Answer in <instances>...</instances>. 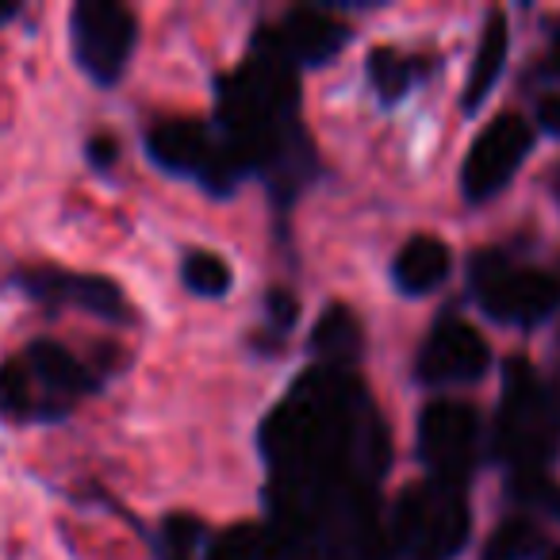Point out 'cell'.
Returning a JSON list of instances; mask_svg holds the SVG:
<instances>
[{
	"mask_svg": "<svg viewBox=\"0 0 560 560\" xmlns=\"http://www.w3.org/2000/svg\"><path fill=\"white\" fill-rule=\"evenodd\" d=\"M534 150V124L518 116V112H503L495 116L480 135L472 139L460 165V192L468 203H488L511 185V177L522 170V162Z\"/></svg>",
	"mask_w": 560,
	"mask_h": 560,
	"instance_id": "52a82bcc",
	"label": "cell"
},
{
	"mask_svg": "<svg viewBox=\"0 0 560 560\" xmlns=\"http://www.w3.org/2000/svg\"><path fill=\"white\" fill-rule=\"evenodd\" d=\"M545 545L541 526L529 514H514V518L499 522L495 534L483 545V560H529Z\"/></svg>",
	"mask_w": 560,
	"mask_h": 560,
	"instance_id": "ac0fdd59",
	"label": "cell"
},
{
	"mask_svg": "<svg viewBox=\"0 0 560 560\" xmlns=\"http://www.w3.org/2000/svg\"><path fill=\"white\" fill-rule=\"evenodd\" d=\"M506 55H511V27H506L503 12H488L480 32V47H476V62L468 70L465 93H460V108L465 116H476V112L488 104V96L495 93L499 78L506 70Z\"/></svg>",
	"mask_w": 560,
	"mask_h": 560,
	"instance_id": "4fadbf2b",
	"label": "cell"
},
{
	"mask_svg": "<svg viewBox=\"0 0 560 560\" xmlns=\"http://www.w3.org/2000/svg\"><path fill=\"white\" fill-rule=\"evenodd\" d=\"M557 196H560V173H557Z\"/></svg>",
	"mask_w": 560,
	"mask_h": 560,
	"instance_id": "4316f807",
	"label": "cell"
},
{
	"mask_svg": "<svg viewBox=\"0 0 560 560\" xmlns=\"http://www.w3.org/2000/svg\"><path fill=\"white\" fill-rule=\"evenodd\" d=\"M453 269L450 246L434 234H415L399 246L396 261H392V280L404 296H430L434 289H442L445 277Z\"/></svg>",
	"mask_w": 560,
	"mask_h": 560,
	"instance_id": "7c38bea8",
	"label": "cell"
},
{
	"mask_svg": "<svg viewBox=\"0 0 560 560\" xmlns=\"http://www.w3.org/2000/svg\"><path fill=\"white\" fill-rule=\"evenodd\" d=\"M89 165L93 170H112L116 165V158H119V142L112 139V135H96V139H89Z\"/></svg>",
	"mask_w": 560,
	"mask_h": 560,
	"instance_id": "44dd1931",
	"label": "cell"
},
{
	"mask_svg": "<svg viewBox=\"0 0 560 560\" xmlns=\"http://www.w3.org/2000/svg\"><path fill=\"white\" fill-rule=\"evenodd\" d=\"M312 350L315 358L323 361V369L330 373H350V365L361 358L365 342H361V323L353 319L350 307L342 304H330L327 312L319 315L312 330Z\"/></svg>",
	"mask_w": 560,
	"mask_h": 560,
	"instance_id": "5bb4252c",
	"label": "cell"
},
{
	"mask_svg": "<svg viewBox=\"0 0 560 560\" xmlns=\"http://www.w3.org/2000/svg\"><path fill=\"white\" fill-rule=\"evenodd\" d=\"M20 12H24V9H20L16 0H9V4H4V0H0V27H4V24H12V20H16Z\"/></svg>",
	"mask_w": 560,
	"mask_h": 560,
	"instance_id": "cb8c5ba5",
	"label": "cell"
},
{
	"mask_svg": "<svg viewBox=\"0 0 560 560\" xmlns=\"http://www.w3.org/2000/svg\"><path fill=\"white\" fill-rule=\"evenodd\" d=\"M468 534H472V511L460 483H415L392 511V545L407 560H453L465 549Z\"/></svg>",
	"mask_w": 560,
	"mask_h": 560,
	"instance_id": "3957f363",
	"label": "cell"
},
{
	"mask_svg": "<svg viewBox=\"0 0 560 560\" xmlns=\"http://www.w3.org/2000/svg\"><path fill=\"white\" fill-rule=\"evenodd\" d=\"M289 560H319V557H312V552H292Z\"/></svg>",
	"mask_w": 560,
	"mask_h": 560,
	"instance_id": "d4e9b609",
	"label": "cell"
},
{
	"mask_svg": "<svg viewBox=\"0 0 560 560\" xmlns=\"http://www.w3.org/2000/svg\"><path fill=\"white\" fill-rule=\"evenodd\" d=\"M200 549V522L188 514H170L162 526V552L158 560H192Z\"/></svg>",
	"mask_w": 560,
	"mask_h": 560,
	"instance_id": "d6986e66",
	"label": "cell"
},
{
	"mask_svg": "<svg viewBox=\"0 0 560 560\" xmlns=\"http://www.w3.org/2000/svg\"><path fill=\"white\" fill-rule=\"evenodd\" d=\"M488 369V342L480 338V330H472L460 319L434 323V330H430L419 350V361H415V376L427 388H465V384L483 381Z\"/></svg>",
	"mask_w": 560,
	"mask_h": 560,
	"instance_id": "9c48e42d",
	"label": "cell"
},
{
	"mask_svg": "<svg viewBox=\"0 0 560 560\" xmlns=\"http://www.w3.org/2000/svg\"><path fill=\"white\" fill-rule=\"evenodd\" d=\"M472 292L480 307L495 323L506 327H541L560 307V277L557 272L514 265L503 254H480L472 261Z\"/></svg>",
	"mask_w": 560,
	"mask_h": 560,
	"instance_id": "277c9868",
	"label": "cell"
},
{
	"mask_svg": "<svg viewBox=\"0 0 560 560\" xmlns=\"http://www.w3.org/2000/svg\"><path fill=\"white\" fill-rule=\"evenodd\" d=\"M537 127L560 139V93H549L537 101Z\"/></svg>",
	"mask_w": 560,
	"mask_h": 560,
	"instance_id": "7402d4cb",
	"label": "cell"
},
{
	"mask_svg": "<svg viewBox=\"0 0 560 560\" xmlns=\"http://www.w3.org/2000/svg\"><path fill=\"white\" fill-rule=\"evenodd\" d=\"M203 560H284L269 526L257 522H234L223 534H215L203 549Z\"/></svg>",
	"mask_w": 560,
	"mask_h": 560,
	"instance_id": "2e32d148",
	"label": "cell"
},
{
	"mask_svg": "<svg viewBox=\"0 0 560 560\" xmlns=\"http://www.w3.org/2000/svg\"><path fill=\"white\" fill-rule=\"evenodd\" d=\"M549 560H560V549H557V552H552V557H549Z\"/></svg>",
	"mask_w": 560,
	"mask_h": 560,
	"instance_id": "484cf974",
	"label": "cell"
},
{
	"mask_svg": "<svg viewBox=\"0 0 560 560\" xmlns=\"http://www.w3.org/2000/svg\"><path fill=\"white\" fill-rule=\"evenodd\" d=\"M219 142L208 135V127L196 119H165L147 131V158L165 170L170 177H196L208 173Z\"/></svg>",
	"mask_w": 560,
	"mask_h": 560,
	"instance_id": "8fae6325",
	"label": "cell"
},
{
	"mask_svg": "<svg viewBox=\"0 0 560 560\" xmlns=\"http://www.w3.org/2000/svg\"><path fill=\"white\" fill-rule=\"evenodd\" d=\"M560 450V415L526 361L511 358L503 373V407L495 419V453L518 476H541Z\"/></svg>",
	"mask_w": 560,
	"mask_h": 560,
	"instance_id": "7a4b0ae2",
	"label": "cell"
},
{
	"mask_svg": "<svg viewBox=\"0 0 560 560\" xmlns=\"http://www.w3.org/2000/svg\"><path fill=\"white\" fill-rule=\"evenodd\" d=\"M9 284L16 292H24L27 300L47 307H78L96 319L112 323V327H127L135 319L131 300L124 296L116 280L101 277V272H73V269H55V265H32V269H16L9 277Z\"/></svg>",
	"mask_w": 560,
	"mask_h": 560,
	"instance_id": "8992f818",
	"label": "cell"
},
{
	"mask_svg": "<svg viewBox=\"0 0 560 560\" xmlns=\"http://www.w3.org/2000/svg\"><path fill=\"white\" fill-rule=\"evenodd\" d=\"M180 284L200 300H223L234 284V272L211 249H188L185 261H180Z\"/></svg>",
	"mask_w": 560,
	"mask_h": 560,
	"instance_id": "e0dca14e",
	"label": "cell"
},
{
	"mask_svg": "<svg viewBox=\"0 0 560 560\" xmlns=\"http://www.w3.org/2000/svg\"><path fill=\"white\" fill-rule=\"evenodd\" d=\"M549 70L560 78V20L552 24V32H549Z\"/></svg>",
	"mask_w": 560,
	"mask_h": 560,
	"instance_id": "603a6c76",
	"label": "cell"
},
{
	"mask_svg": "<svg viewBox=\"0 0 560 560\" xmlns=\"http://www.w3.org/2000/svg\"><path fill=\"white\" fill-rule=\"evenodd\" d=\"M101 376L73 358L66 346L35 338L24 353L0 361V419L9 422H58L81 396H93Z\"/></svg>",
	"mask_w": 560,
	"mask_h": 560,
	"instance_id": "6da1fadb",
	"label": "cell"
},
{
	"mask_svg": "<svg viewBox=\"0 0 560 560\" xmlns=\"http://www.w3.org/2000/svg\"><path fill=\"white\" fill-rule=\"evenodd\" d=\"M480 453V415L465 399H434L419 415V457L430 480L465 483Z\"/></svg>",
	"mask_w": 560,
	"mask_h": 560,
	"instance_id": "ba28073f",
	"label": "cell"
},
{
	"mask_svg": "<svg viewBox=\"0 0 560 560\" xmlns=\"http://www.w3.org/2000/svg\"><path fill=\"white\" fill-rule=\"evenodd\" d=\"M265 315H269L272 342H284V335L292 330V323L300 319V300L284 289H272L269 296H265Z\"/></svg>",
	"mask_w": 560,
	"mask_h": 560,
	"instance_id": "ffe728a7",
	"label": "cell"
},
{
	"mask_svg": "<svg viewBox=\"0 0 560 560\" xmlns=\"http://www.w3.org/2000/svg\"><path fill=\"white\" fill-rule=\"evenodd\" d=\"M365 70L384 108H396V104L407 101L411 89L427 78L430 66H427V58H411L396 47H376L373 55L365 58Z\"/></svg>",
	"mask_w": 560,
	"mask_h": 560,
	"instance_id": "9a60e30c",
	"label": "cell"
},
{
	"mask_svg": "<svg viewBox=\"0 0 560 560\" xmlns=\"http://www.w3.org/2000/svg\"><path fill=\"white\" fill-rule=\"evenodd\" d=\"M350 43V27L330 20L319 9H292L280 24L265 27L257 35V55L272 58V62L289 66H327L338 50Z\"/></svg>",
	"mask_w": 560,
	"mask_h": 560,
	"instance_id": "30bf717a",
	"label": "cell"
},
{
	"mask_svg": "<svg viewBox=\"0 0 560 560\" xmlns=\"http://www.w3.org/2000/svg\"><path fill=\"white\" fill-rule=\"evenodd\" d=\"M139 43V20L116 0H81L70 16V50L89 81L116 85Z\"/></svg>",
	"mask_w": 560,
	"mask_h": 560,
	"instance_id": "5b68a950",
	"label": "cell"
}]
</instances>
